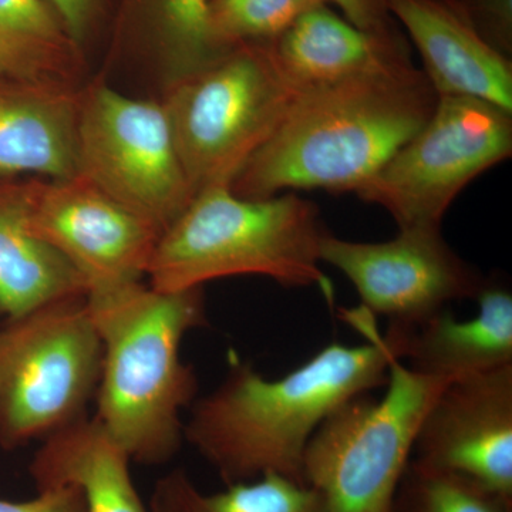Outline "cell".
I'll list each match as a JSON object with an SVG mask.
<instances>
[{
	"instance_id": "1",
	"label": "cell",
	"mask_w": 512,
	"mask_h": 512,
	"mask_svg": "<svg viewBox=\"0 0 512 512\" xmlns=\"http://www.w3.org/2000/svg\"><path fill=\"white\" fill-rule=\"evenodd\" d=\"M340 318L366 343H330L275 380L234 359L220 386L192 404L184 440L225 484L265 474L303 483V456L320 424L353 397L386 386L396 357L375 316L360 305L340 309Z\"/></svg>"
},
{
	"instance_id": "2",
	"label": "cell",
	"mask_w": 512,
	"mask_h": 512,
	"mask_svg": "<svg viewBox=\"0 0 512 512\" xmlns=\"http://www.w3.org/2000/svg\"><path fill=\"white\" fill-rule=\"evenodd\" d=\"M437 101L412 62L303 87L229 188L248 200L289 190L359 191L426 126Z\"/></svg>"
},
{
	"instance_id": "3",
	"label": "cell",
	"mask_w": 512,
	"mask_h": 512,
	"mask_svg": "<svg viewBox=\"0 0 512 512\" xmlns=\"http://www.w3.org/2000/svg\"><path fill=\"white\" fill-rule=\"evenodd\" d=\"M86 299L103 353L94 419L134 463H168L183 444L181 412L197 396L180 352L188 332L208 325L204 289L134 282Z\"/></svg>"
},
{
	"instance_id": "4",
	"label": "cell",
	"mask_w": 512,
	"mask_h": 512,
	"mask_svg": "<svg viewBox=\"0 0 512 512\" xmlns=\"http://www.w3.org/2000/svg\"><path fill=\"white\" fill-rule=\"evenodd\" d=\"M326 232L315 202L298 194L248 200L229 185H215L198 192L160 235L147 276L164 292L265 276L286 288L318 286L332 302V285L319 266Z\"/></svg>"
},
{
	"instance_id": "5",
	"label": "cell",
	"mask_w": 512,
	"mask_h": 512,
	"mask_svg": "<svg viewBox=\"0 0 512 512\" xmlns=\"http://www.w3.org/2000/svg\"><path fill=\"white\" fill-rule=\"evenodd\" d=\"M302 87L274 45H242L165 86L163 104L195 195L231 185L285 119Z\"/></svg>"
},
{
	"instance_id": "6",
	"label": "cell",
	"mask_w": 512,
	"mask_h": 512,
	"mask_svg": "<svg viewBox=\"0 0 512 512\" xmlns=\"http://www.w3.org/2000/svg\"><path fill=\"white\" fill-rule=\"evenodd\" d=\"M447 383L393 359L382 400L360 394L320 424L303 456V483L323 511H390L421 420Z\"/></svg>"
},
{
	"instance_id": "7",
	"label": "cell",
	"mask_w": 512,
	"mask_h": 512,
	"mask_svg": "<svg viewBox=\"0 0 512 512\" xmlns=\"http://www.w3.org/2000/svg\"><path fill=\"white\" fill-rule=\"evenodd\" d=\"M101 342L86 296L46 303L0 328V446L15 450L84 419Z\"/></svg>"
},
{
	"instance_id": "8",
	"label": "cell",
	"mask_w": 512,
	"mask_h": 512,
	"mask_svg": "<svg viewBox=\"0 0 512 512\" xmlns=\"http://www.w3.org/2000/svg\"><path fill=\"white\" fill-rule=\"evenodd\" d=\"M163 231L194 200L163 101L109 84L80 90L79 174Z\"/></svg>"
},
{
	"instance_id": "9",
	"label": "cell",
	"mask_w": 512,
	"mask_h": 512,
	"mask_svg": "<svg viewBox=\"0 0 512 512\" xmlns=\"http://www.w3.org/2000/svg\"><path fill=\"white\" fill-rule=\"evenodd\" d=\"M512 154V113L488 101L439 96L436 110L382 170L356 191L399 229L441 227L464 188Z\"/></svg>"
},
{
	"instance_id": "10",
	"label": "cell",
	"mask_w": 512,
	"mask_h": 512,
	"mask_svg": "<svg viewBox=\"0 0 512 512\" xmlns=\"http://www.w3.org/2000/svg\"><path fill=\"white\" fill-rule=\"evenodd\" d=\"M320 261L339 269L363 308L389 323L420 322L451 302L476 299L487 279L451 249L441 227L402 228L386 242L346 241L326 232Z\"/></svg>"
},
{
	"instance_id": "11",
	"label": "cell",
	"mask_w": 512,
	"mask_h": 512,
	"mask_svg": "<svg viewBox=\"0 0 512 512\" xmlns=\"http://www.w3.org/2000/svg\"><path fill=\"white\" fill-rule=\"evenodd\" d=\"M32 227L79 272L87 295L143 282L161 235L80 175L39 178Z\"/></svg>"
},
{
	"instance_id": "12",
	"label": "cell",
	"mask_w": 512,
	"mask_h": 512,
	"mask_svg": "<svg viewBox=\"0 0 512 512\" xmlns=\"http://www.w3.org/2000/svg\"><path fill=\"white\" fill-rule=\"evenodd\" d=\"M412 460L512 498V365L448 382L421 420Z\"/></svg>"
},
{
	"instance_id": "13",
	"label": "cell",
	"mask_w": 512,
	"mask_h": 512,
	"mask_svg": "<svg viewBox=\"0 0 512 512\" xmlns=\"http://www.w3.org/2000/svg\"><path fill=\"white\" fill-rule=\"evenodd\" d=\"M476 301L474 318L460 320L441 309L420 322L389 323L383 338L414 372L448 382L512 365L511 289L487 278Z\"/></svg>"
},
{
	"instance_id": "14",
	"label": "cell",
	"mask_w": 512,
	"mask_h": 512,
	"mask_svg": "<svg viewBox=\"0 0 512 512\" xmlns=\"http://www.w3.org/2000/svg\"><path fill=\"white\" fill-rule=\"evenodd\" d=\"M439 96L474 97L512 113V63L480 36L460 0H384Z\"/></svg>"
},
{
	"instance_id": "15",
	"label": "cell",
	"mask_w": 512,
	"mask_h": 512,
	"mask_svg": "<svg viewBox=\"0 0 512 512\" xmlns=\"http://www.w3.org/2000/svg\"><path fill=\"white\" fill-rule=\"evenodd\" d=\"M80 90L0 79V180L77 177Z\"/></svg>"
},
{
	"instance_id": "16",
	"label": "cell",
	"mask_w": 512,
	"mask_h": 512,
	"mask_svg": "<svg viewBox=\"0 0 512 512\" xmlns=\"http://www.w3.org/2000/svg\"><path fill=\"white\" fill-rule=\"evenodd\" d=\"M37 181L0 180V316L5 320L87 295L79 272L32 227Z\"/></svg>"
},
{
	"instance_id": "17",
	"label": "cell",
	"mask_w": 512,
	"mask_h": 512,
	"mask_svg": "<svg viewBox=\"0 0 512 512\" xmlns=\"http://www.w3.org/2000/svg\"><path fill=\"white\" fill-rule=\"evenodd\" d=\"M272 45L282 69L302 89L412 62L402 33L366 32L325 3L299 16Z\"/></svg>"
},
{
	"instance_id": "18",
	"label": "cell",
	"mask_w": 512,
	"mask_h": 512,
	"mask_svg": "<svg viewBox=\"0 0 512 512\" xmlns=\"http://www.w3.org/2000/svg\"><path fill=\"white\" fill-rule=\"evenodd\" d=\"M130 463L99 421L84 417L42 441L29 474L36 490L77 485L86 512H150L134 485Z\"/></svg>"
},
{
	"instance_id": "19",
	"label": "cell",
	"mask_w": 512,
	"mask_h": 512,
	"mask_svg": "<svg viewBox=\"0 0 512 512\" xmlns=\"http://www.w3.org/2000/svg\"><path fill=\"white\" fill-rule=\"evenodd\" d=\"M82 49L47 0H0V79L73 87Z\"/></svg>"
},
{
	"instance_id": "20",
	"label": "cell",
	"mask_w": 512,
	"mask_h": 512,
	"mask_svg": "<svg viewBox=\"0 0 512 512\" xmlns=\"http://www.w3.org/2000/svg\"><path fill=\"white\" fill-rule=\"evenodd\" d=\"M150 512H325L319 494L309 485L265 474L227 484L218 493H202L183 468L170 471L154 484Z\"/></svg>"
},
{
	"instance_id": "21",
	"label": "cell",
	"mask_w": 512,
	"mask_h": 512,
	"mask_svg": "<svg viewBox=\"0 0 512 512\" xmlns=\"http://www.w3.org/2000/svg\"><path fill=\"white\" fill-rule=\"evenodd\" d=\"M211 0H126L128 18L140 26L165 73V86L220 56L212 47Z\"/></svg>"
},
{
	"instance_id": "22",
	"label": "cell",
	"mask_w": 512,
	"mask_h": 512,
	"mask_svg": "<svg viewBox=\"0 0 512 512\" xmlns=\"http://www.w3.org/2000/svg\"><path fill=\"white\" fill-rule=\"evenodd\" d=\"M319 0H211L208 28L218 55L242 45L275 43Z\"/></svg>"
},
{
	"instance_id": "23",
	"label": "cell",
	"mask_w": 512,
	"mask_h": 512,
	"mask_svg": "<svg viewBox=\"0 0 512 512\" xmlns=\"http://www.w3.org/2000/svg\"><path fill=\"white\" fill-rule=\"evenodd\" d=\"M389 512H512V498L410 460Z\"/></svg>"
},
{
	"instance_id": "24",
	"label": "cell",
	"mask_w": 512,
	"mask_h": 512,
	"mask_svg": "<svg viewBox=\"0 0 512 512\" xmlns=\"http://www.w3.org/2000/svg\"><path fill=\"white\" fill-rule=\"evenodd\" d=\"M485 42L505 57L512 55V0H460Z\"/></svg>"
},
{
	"instance_id": "25",
	"label": "cell",
	"mask_w": 512,
	"mask_h": 512,
	"mask_svg": "<svg viewBox=\"0 0 512 512\" xmlns=\"http://www.w3.org/2000/svg\"><path fill=\"white\" fill-rule=\"evenodd\" d=\"M0 512H86L82 491L74 484L40 488L32 500L0 498Z\"/></svg>"
},
{
	"instance_id": "26",
	"label": "cell",
	"mask_w": 512,
	"mask_h": 512,
	"mask_svg": "<svg viewBox=\"0 0 512 512\" xmlns=\"http://www.w3.org/2000/svg\"><path fill=\"white\" fill-rule=\"evenodd\" d=\"M319 2L325 5L333 3L338 6L348 22L366 32L383 33V35L399 32L384 0H319Z\"/></svg>"
},
{
	"instance_id": "27",
	"label": "cell",
	"mask_w": 512,
	"mask_h": 512,
	"mask_svg": "<svg viewBox=\"0 0 512 512\" xmlns=\"http://www.w3.org/2000/svg\"><path fill=\"white\" fill-rule=\"evenodd\" d=\"M55 9L67 33L80 47L92 28L99 0H47Z\"/></svg>"
}]
</instances>
